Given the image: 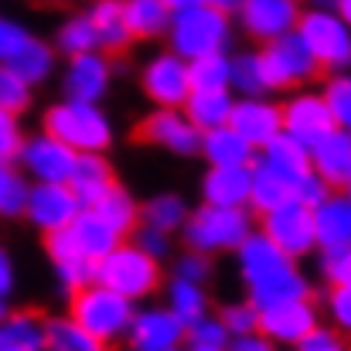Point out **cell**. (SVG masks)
Segmentation results:
<instances>
[{"mask_svg": "<svg viewBox=\"0 0 351 351\" xmlns=\"http://www.w3.org/2000/svg\"><path fill=\"white\" fill-rule=\"evenodd\" d=\"M133 311L136 307L126 297H119V293L99 287V283H89V287L75 290L72 304H69V317L106 348L117 345V341H126Z\"/></svg>", "mask_w": 351, "mask_h": 351, "instance_id": "cell-5", "label": "cell"}, {"mask_svg": "<svg viewBox=\"0 0 351 351\" xmlns=\"http://www.w3.org/2000/svg\"><path fill=\"white\" fill-rule=\"evenodd\" d=\"M27 38H31V31L21 21L0 14V65H10L17 58V51L27 45Z\"/></svg>", "mask_w": 351, "mask_h": 351, "instance_id": "cell-48", "label": "cell"}, {"mask_svg": "<svg viewBox=\"0 0 351 351\" xmlns=\"http://www.w3.org/2000/svg\"><path fill=\"white\" fill-rule=\"evenodd\" d=\"M45 351H110L93 335H86L69 314L45 321Z\"/></svg>", "mask_w": 351, "mask_h": 351, "instance_id": "cell-38", "label": "cell"}, {"mask_svg": "<svg viewBox=\"0 0 351 351\" xmlns=\"http://www.w3.org/2000/svg\"><path fill=\"white\" fill-rule=\"evenodd\" d=\"M171 276H178V280H188V283H208L212 280V256H202V252H191V249H184L178 259H174V273Z\"/></svg>", "mask_w": 351, "mask_h": 351, "instance_id": "cell-47", "label": "cell"}, {"mask_svg": "<svg viewBox=\"0 0 351 351\" xmlns=\"http://www.w3.org/2000/svg\"><path fill=\"white\" fill-rule=\"evenodd\" d=\"M45 252H48V259H51V269H55L58 287H62L69 297H72L75 290H82V287H89V283H93L96 263H93V259H86V256L72 245V239H69L65 229H62V232L45 235Z\"/></svg>", "mask_w": 351, "mask_h": 351, "instance_id": "cell-21", "label": "cell"}, {"mask_svg": "<svg viewBox=\"0 0 351 351\" xmlns=\"http://www.w3.org/2000/svg\"><path fill=\"white\" fill-rule=\"evenodd\" d=\"M79 202L72 195L69 184H31L27 188V202H24V219L38 229V232L51 235L72 226V219L79 215Z\"/></svg>", "mask_w": 351, "mask_h": 351, "instance_id": "cell-16", "label": "cell"}, {"mask_svg": "<svg viewBox=\"0 0 351 351\" xmlns=\"http://www.w3.org/2000/svg\"><path fill=\"white\" fill-rule=\"evenodd\" d=\"M7 69H14L31 89L34 86H41V82H48L51 75H55V69H58V51L48 45V41H41V38H27V45L17 51V58L7 65Z\"/></svg>", "mask_w": 351, "mask_h": 351, "instance_id": "cell-32", "label": "cell"}, {"mask_svg": "<svg viewBox=\"0 0 351 351\" xmlns=\"http://www.w3.org/2000/svg\"><path fill=\"white\" fill-rule=\"evenodd\" d=\"M321 324V314L314 307V300H287V304H276V307H266L259 311V335L269 341V345H283V348H293L297 341H304L314 328Z\"/></svg>", "mask_w": 351, "mask_h": 351, "instance_id": "cell-15", "label": "cell"}, {"mask_svg": "<svg viewBox=\"0 0 351 351\" xmlns=\"http://www.w3.org/2000/svg\"><path fill=\"white\" fill-rule=\"evenodd\" d=\"M21 143H24L21 119L14 117V113H3V110H0V160H3V164H14Z\"/></svg>", "mask_w": 351, "mask_h": 351, "instance_id": "cell-50", "label": "cell"}, {"mask_svg": "<svg viewBox=\"0 0 351 351\" xmlns=\"http://www.w3.org/2000/svg\"><path fill=\"white\" fill-rule=\"evenodd\" d=\"M229 341H232V338H229V331L219 324V317L205 314V317H198L195 324L184 328V341H181V345H188V351H226Z\"/></svg>", "mask_w": 351, "mask_h": 351, "instance_id": "cell-42", "label": "cell"}, {"mask_svg": "<svg viewBox=\"0 0 351 351\" xmlns=\"http://www.w3.org/2000/svg\"><path fill=\"white\" fill-rule=\"evenodd\" d=\"M86 14L93 21L96 48L103 55H117V51H126L133 45V38L126 31V21H123V0H96Z\"/></svg>", "mask_w": 351, "mask_h": 351, "instance_id": "cell-29", "label": "cell"}, {"mask_svg": "<svg viewBox=\"0 0 351 351\" xmlns=\"http://www.w3.org/2000/svg\"><path fill=\"white\" fill-rule=\"evenodd\" d=\"M331 130H338V126H335V119L328 113L321 93H314V89H297L287 103H280V133L293 136V140L304 143L307 150H311L317 140H324Z\"/></svg>", "mask_w": 351, "mask_h": 351, "instance_id": "cell-11", "label": "cell"}, {"mask_svg": "<svg viewBox=\"0 0 351 351\" xmlns=\"http://www.w3.org/2000/svg\"><path fill=\"white\" fill-rule=\"evenodd\" d=\"M232 103L235 96L229 89H195L181 113L188 117V123L198 130V133H208V130H219L229 123V113H232Z\"/></svg>", "mask_w": 351, "mask_h": 351, "instance_id": "cell-28", "label": "cell"}, {"mask_svg": "<svg viewBox=\"0 0 351 351\" xmlns=\"http://www.w3.org/2000/svg\"><path fill=\"white\" fill-rule=\"evenodd\" d=\"M123 21L133 41H154L167 34L171 7L164 0H123Z\"/></svg>", "mask_w": 351, "mask_h": 351, "instance_id": "cell-30", "label": "cell"}, {"mask_svg": "<svg viewBox=\"0 0 351 351\" xmlns=\"http://www.w3.org/2000/svg\"><path fill=\"white\" fill-rule=\"evenodd\" d=\"M235 263H239V276L245 283V300L256 311L287 304V300H307L311 297V283L307 276L297 269V263L290 256H283L259 229L245 235L235 249Z\"/></svg>", "mask_w": 351, "mask_h": 351, "instance_id": "cell-1", "label": "cell"}, {"mask_svg": "<svg viewBox=\"0 0 351 351\" xmlns=\"http://www.w3.org/2000/svg\"><path fill=\"white\" fill-rule=\"evenodd\" d=\"M31 96H34V89H31L17 72L7 69V65H0V110L21 117V113L31 106Z\"/></svg>", "mask_w": 351, "mask_h": 351, "instance_id": "cell-44", "label": "cell"}, {"mask_svg": "<svg viewBox=\"0 0 351 351\" xmlns=\"http://www.w3.org/2000/svg\"><path fill=\"white\" fill-rule=\"evenodd\" d=\"M219 324L229 331V338H242V335H256L259 331V311L249 300H235L219 311Z\"/></svg>", "mask_w": 351, "mask_h": 351, "instance_id": "cell-45", "label": "cell"}, {"mask_svg": "<svg viewBox=\"0 0 351 351\" xmlns=\"http://www.w3.org/2000/svg\"><path fill=\"white\" fill-rule=\"evenodd\" d=\"M328 195H331V188H328V184H324V181H321L314 171H307V174L297 181L293 202H297V205H304V208H317V205H321Z\"/></svg>", "mask_w": 351, "mask_h": 351, "instance_id": "cell-52", "label": "cell"}, {"mask_svg": "<svg viewBox=\"0 0 351 351\" xmlns=\"http://www.w3.org/2000/svg\"><path fill=\"white\" fill-rule=\"evenodd\" d=\"M259 154V160L263 164H269V167H276L280 174H287L290 181H300L307 171H311V154H307V147L304 143H297L293 136H287V133H280V136H273L266 147H259L256 150Z\"/></svg>", "mask_w": 351, "mask_h": 351, "instance_id": "cell-33", "label": "cell"}, {"mask_svg": "<svg viewBox=\"0 0 351 351\" xmlns=\"http://www.w3.org/2000/svg\"><path fill=\"white\" fill-rule=\"evenodd\" d=\"M317 269L328 287H351V249H321Z\"/></svg>", "mask_w": 351, "mask_h": 351, "instance_id": "cell-46", "label": "cell"}, {"mask_svg": "<svg viewBox=\"0 0 351 351\" xmlns=\"http://www.w3.org/2000/svg\"><path fill=\"white\" fill-rule=\"evenodd\" d=\"M290 351H348L345 345V338H341V331H335V328H314L304 341H297Z\"/></svg>", "mask_w": 351, "mask_h": 351, "instance_id": "cell-51", "label": "cell"}, {"mask_svg": "<svg viewBox=\"0 0 351 351\" xmlns=\"http://www.w3.org/2000/svg\"><path fill=\"white\" fill-rule=\"evenodd\" d=\"M113 86V62L103 51L72 55L62 69V96L75 103H103Z\"/></svg>", "mask_w": 351, "mask_h": 351, "instance_id": "cell-13", "label": "cell"}, {"mask_svg": "<svg viewBox=\"0 0 351 351\" xmlns=\"http://www.w3.org/2000/svg\"><path fill=\"white\" fill-rule=\"evenodd\" d=\"M321 99H324L328 113L335 119V126H338V130H348L351 126V79H348V72H335V75L324 82Z\"/></svg>", "mask_w": 351, "mask_h": 351, "instance_id": "cell-43", "label": "cell"}, {"mask_svg": "<svg viewBox=\"0 0 351 351\" xmlns=\"http://www.w3.org/2000/svg\"><path fill=\"white\" fill-rule=\"evenodd\" d=\"M140 89L157 110H181L184 99L191 96L188 62L178 58L174 51L150 55L143 62V72H140Z\"/></svg>", "mask_w": 351, "mask_h": 351, "instance_id": "cell-9", "label": "cell"}, {"mask_svg": "<svg viewBox=\"0 0 351 351\" xmlns=\"http://www.w3.org/2000/svg\"><path fill=\"white\" fill-rule=\"evenodd\" d=\"M252 232V212L249 208H215V205H198L188 212L181 239L191 252L202 256H219L235 252L239 242Z\"/></svg>", "mask_w": 351, "mask_h": 351, "instance_id": "cell-6", "label": "cell"}, {"mask_svg": "<svg viewBox=\"0 0 351 351\" xmlns=\"http://www.w3.org/2000/svg\"><path fill=\"white\" fill-rule=\"evenodd\" d=\"M93 283H99L119 297H126L130 304H136V300L154 297L164 287V269H160L157 259L143 256L133 242H119L103 259H96Z\"/></svg>", "mask_w": 351, "mask_h": 351, "instance_id": "cell-4", "label": "cell"}, {"mask_svg": "<svg viewBox=\"0 0 351 351\" xmlns=\"http://www.w3.org/2000/svg\"><path fill=\"white\" fill-rule=\"evenodd\" d=\"M130 235H133L130 242H133L143 256H150V259H157V263H164V259L171 256V239H174V235L157 232V229H150V226H143V222H140Z\"/></svg>", "mask_w": 351, "mask_h": 351, "instance_id": "cell-49", "label": "cell"}, {"mask_svg": "<svg viewBox=\"0 0 351 351\" xmlns=\"http://www.w3.org/2000/svg\"><path fill=\"white\" fill-rule=\"evenodd\" d=\"M293 31L300 34V41L307 45V51L314 55V62L321 69L348 72L351 27L345 17H338L335 10H324V7H307V10H300V21Z\"/></svg>", "mask_w": 351, "mask_h": 351, "instance_id": "cell-7", "label": "cell"}, {"mask_svg": "<svg viewBox=\"0 0 351 351\" xmlns=\"http://www.w3.org/2000/svg\"><path fill=\"white\" fill-rule=\"evenodd\" d=\"M27 188H31V181L14 164L0 160V219H21L24 215Z\"/></svg>", "mask_w": 351, "mask_h": 351, "instance_id": "cell-40", "label": "cell"}, {"mask_svg": "<svg viewBox=\"0 0 351 351\" xmlns=\"http://www.w3.org/2000/svg\"><path fill=\"white\" fill-rule=\"evenodd\" d=\"M113 184H117V174H113V164L106 160V154H75L69 188H72L79 208H93Z\"/></svg>", "mask_w": 351, "mask_h": 351, "instance_id": "cell-23", "label": "cell"}, {"mask_svg": "<svg viewBox=\"0 0 351 351\" xmlns=\"http://www.w3.org/2000/svg\"><path fill=\"white\" fill-rule=\"evenodd\" d=\"M263 69H266V82L269 93H283V89H300L307 82L317 79L321 65L314 62V55L307 51V45L300 41L297 31L280 34L276 41H266L259 48Z\"/></svg>", "mask_w": 351, "mask_h": 351, "instance_id": "cell-8", "label": "cell"}, {"mask_svg": "<svg viewBox=\"0 0 351 351\" xmlns=\"http://www.w3.org/2000/svg\"><path fill=\"white\" fill-rule=\"evenodd\" d=\"M311 171L331 188L348 191L351 184V136L348 130H331L324 140H317L311 150Z\"/></svg>", "mask_w": 351, "mask_h": 351, "instance_id": "cell-20", "label": "cell"}, {"mask_svg": "<svg viewBox=\"0 0 351 351\" xmlns=\"http://www.w3.org/2000/svg\"><path fill=\"white\" fill-rule=\"evenodd\" d=\"M69 232V239H72V245L86 256V259H103L110 249H117L119 242H123V235L113 232L93 208H82L75 219H72V226L65 229Z\"/></svg>", "mask_w": 351, "mask_h": 351, "instance_id": "cell-26", "label": "cell"}, {"mask_svg": "<svg viewBox=\"0 0 351 351\" xmlns=\"http://www.w3.org/2000/svg\"><path fill=\"white\" fill-rule=\"evenodd\" d=\"M51 48L62 51L65 58L86 55V51H99V48H96V31H93L89 14H72V17H65V21L58 24V31H55V45H51Z\"/></svg>", "mask_w": 351, "mask_h": 351, "instance_id": "cell-39", "label": "cell"}, {"mask_svg": "<svg viewBox=\"0 0 351 351\" xmlns=\"http://www.w3.org/2000/svg\"><path fill=\"white\" fill-rule=\"evenodd\" d=\"M198 154L208 160V167H249L256 160V150L235 133L232 126H219L202 133V147Z\"/></svg>", "mask_w": 351, "mask_h": 351, "instance_id": "cell-27", "label": "cell"}, {"mask_svg": "<svg viewBox=\"0 0 351 351\" xmlns=\"http://www.w3.org/2000/svg\"><path fill=\"white\" fill-rule=\"evenodd\" d=\"M0 351H45V317L34 311H10L0 321Z\"/></svg>", "mask_w": 351, "mask_h": 351, "instance_id": "cell-31", "label": "cell"}, {"mask_svg": "<svg viewBox=\"0 0 351 351\" xmlns=\"http://www.w3.org/2000/svg\"><path fill=\"white\" fill-rule=\"evenodd\" d=\"M229 126L252 147H266L273 136H280V103L266 99V96H249V99H235Z\"/></svg>", "mask_w": 351, "mask_h": 351, "instance_id": "cell-19", "label": "cell"}, {"mask_svg": "<svg viewBox=\"0 0 351 351\" xmlns=\"http://www.w3.org/2000/svg\"><path fill=\"white\" fill-rule=\"evenodd\" d=\"M328 314L338 324V331L351 328V287H331L328 293Z\"/></svg>", "mask_w": 351, "mask_h": 351, "instance_id": "cell-53", "label": "cell"}, {"mask_svg": "<svg viewBox=\"0 0 351 351\" xmlns=\"http://www.w3.org/2000/svg\"><path fill=\"white\" fill-rule=\"evenodd\" d=\"M188 202H184V195H178V191H160V195H154V198H147L143 205H140V222L143 226H150V229H157V232H181V226H184V219H188Z\"/></svg>", "mask_w": 351, "mask_h": 351, "instance_id": "cell-34", "label": "cell"}, {"mask_svg": "<svg viewBox=\"0 0 351 351\" xmlns=\"http://www.w3.org/2000/svg\"><path fill=\"white\" fill-rule=\"evenodd\" d=\"M229 93L235 99H249V96H269V82H266V69L259 51H242L229 58Z\"/></svg>", "mask_w": 351, "mask_h": 351, "instance_id": "cell-37", "label": "cell"}, {"mask_svg": "<svg viewBox=\"0 0 351 351\" xmlns=\"http://www.w3.org/2000/svg\"><path fill=\"white\" fill-rule=\"evenodd\" d=\"M188 82H191V93L195 89H229V55L219 51V55L188 62Z\"/></svg>", "mask_w": 351, "mask_h": 351, "instance_id": "cell-41", "label": "cell"}, {"mask_svg": "<svg viewBox=\"0 0 351 351\" xmlns=\"http://www.w3.org/2000/svg\"><path fill=\"white\" fill-rule=\"evenodd\" d=\"M14 287H17V269H14V259H10V252L0 245V297H3V300H10Z\"/></svg>", "mask_w": 351, "mask_h": 351, "instance_id": "cell-54", "label": "cell"}, {"mask_svg": "<svg viewBox=\"0 0 351 351\" xmlns=\"http://www.w3.org/2000/svg\"><path fill=\"white\" fill-rule=\"evenodd\" d=\"M293 191H297V181H290L276 167L263 164L259 157L249 164V205H252V212H259V215L276 212V208L293 202Z\"/></svg>", "mask_w": 351, "mask_h": 351, "instance_id": "cell-24", "label": "cell"}, {"mask_svg": "<svg viewBox=\"0 0 351 351\" xmlns=\"http://www.w3.org/2000/svg\"><path fill=\"white\" fill-rule=\"evenodd\" d=\"M317 249H348L351 245V198L348 191H331L317 208H311Z\"/></svg>", "mask_w": 351, "mask_h": 351, "instance_id": "cell-22", "label": "cell"}, {"mask_svg": "<svg viewBox=\"0 0 351 351\" xmlns=\"http://www.w3.org/2000/svg\"><path fill=\"white\" fill-rule=\"evenodd\" d=\"M17 164H21V174L31 178V184H69L75 154L41 130L34 136H24L17 150Z\"/></svg>", "mask_w": 351, "mask_h": 351, "instance_id": "cell-10", "label": "cell"}, {"mask_svg": "<svg viewBox=\"0 0 351 351\" xmlns=\"http://www.w3.org/2000/svg\"><path fill=\"white\" fill-rule=\"evenodd\" d=\"M226 351H280V348H276V345H269V341H266V338L256 331V335H242V338H232Z\"/></svg>", "mask_w": 351, "mask_h": 351, "instance_id": "cell-55", "label": "cell"}, {"mask_svg": "<svg viewBox=\"0 0 351 351\" xmlns=\"http://www.w3.org/2000/svg\"><path fill=\"white\" fill-rule=\"evenodd\" d=\"M136 133L143 143H154L174 157H198V147H202V133L188 123L181 110H154L140 123Z\"/></svg>", "mask_w": 351, "mask_h": 351, "instance_id": "cell-17", "label": "cell"}, {"mask_svg": "<svg viewBox=\"0 0 351 351\" xmlns=\"http://www.w3.org/2000/svg\"><path fill=\"white\" fill-rule=\"evenodd\" d=\"M164 297H167L164 307H167L184 328L208 314V293H205L202 283H188V280L171 276V280L164 283Z\"/></svg>", "mask_w": 351, "mask_h": 351, "instance_id": "cell-36", "label": "cell"}, {"mask_svg": "<svg viewBox=\"0 0 351 351\" xmlns=\"http://www.w3.org/2000/svg\"><path fill=\"white\" fill-rule=\"evenodd\" d=\"M93 212H96L113 232L123 235V239L140 226V202H136L123 184H113V188L93 205Z\"/></svg>", "mask_w": 351, "mask_h": 351, "instance_id": "cell-35", "label": "cell"}, {"mask_svg": "<svg viewBox=\"0 0 351 351\" xmlns=\"http://www.w3.org/2000/svg\"><path fill=\"white\" fill-rule=\"evenodd\" d=\"M304 3L300 0H239L235 17L239 27L252 41H276L280 34H290L300 21Z\"/></svg>", "mask_w": 351, "mask_h": 351, "instance_id": "cell-14", "label": "cell"}, {"mask_svg": "<svg viewBox=\"0 0 351 351\" xmlns=\"http://www.w3.org/2000/svg\"><path fill=\"white\" fill-rule=\"evenodd\" d=\"M126 341H130L133 351L181 348V341H184V324H181L167 307H140V311H133Z\"/></svg>", "mask_w": 351, "mask_h": 351, "instance_id": "cell-18", "label": "cell"}, {"mask_svg": "<svg viewBox=\"0 0 351 351\" xmlns=\"http://www.w3.org/2000/svg\"><path fill=\"white\" fill-rule=\"evenodd\" d=\"M154 351H181V348H154Z\"/></svg>", "mask_w": 351, "mask_h": 351, "instance_id": "cell-58", "label": "cell"}, {"mask_svg": "<svg viewBox=\"0 0 351 351\" xmlns=\"http://www.w3.org/2000/svg\"><path fill=\"white\" fill-rule=\"evenodd\" d=\"M41 126L72 154H106L113 147V123L96 103L58 99L45 110Z\"/></svg>", "mask_w": 351, "mask_h": 351, "instance_id": "cell-3", "label": "cell"}, {"mask_svg": "<svg viewBox=\"0 0 351 351\" xmlns=\"http://www.w3.org/2000/svg\"><path fill=\"white\" fill-rule=\"evenodd\" d=\"M259 232L266 235L283 256H290L293 263H297V259H307V256L317 249L311 208H304V205H297V202H290V205H283V208H276V212H266Z\"/></svg>", "mask_w": 351, "mask_h": 351, "instance_id": "cell-12", "label": "cell"}, {"mask_svg": "<svg viewBox=\"0 0 351 351\" xmlns=\"http://www.w3.org/2000/svg\"><path fill=\"white\" fill-rule=\"evenodd\" d=\"M7 314H10V307H7V300H3V297H0V321H3V317H7Z\"/></svg>", "mask_w": 351, "mask_h": 351, "instance_id": "cell-57", "label": "cell"}, {"mask_svg": "<svg viewBox=\"0 0 351 351\" xmlns=\"http://www.w3.org/2000/svg\"><path fill=\"white\" fill-rule=\"evenodd\" d=\"M202 205L249 208V167H208L202 178Z\"/></svg>", "mask_w": 351, "mask_h": 351, "instance_id": "cell-25", "label": "cell"}, {"mask_svg": "<svg viewBox=\"0 0 351 351\" xmlns=\"http://www.w3.org/2000/svg\"><path fill=\"white\" fill-rule=\"evenodd\" d=\"M171 10H178V7H191V3H205V0H164Z\"/></svg>", "mask_w": 351, "mask_h": 351, "instance_id": "cell-56", "label": "cell"}, {"mask_svg": "<svg viewBox=\"0 0 351 351\" xmlns=\"http://www.w3.org/2000/svg\"><path fill=\"white\" fill-rule=\"evenodd\" d=\"M232 34V14H226L212 3H191V7L171 10V24H167L164 38H167V51H174L184 62H195L205 55L229 51Z\"/></svg>", "mask_w": 351, "mask_h": 351, "instance_id": "cell-2", "label": "cell"}]
</instances>
